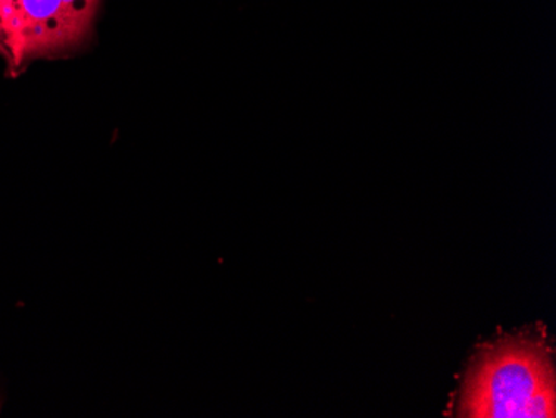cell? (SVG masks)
Here are the masks:
<instances>
[{
  "label": "cell",
  "instance_id": "obj_4",
  "mask_svg": "<svg viewBox=\"0 0 556 418\" xmlns=\"http://www.w3.org/2000/svg\"><path fill=\"white\" fill-rule=\"evenodd\" d=\"M2 407H4V397H2V393H0V411H2Z\"/></svg>",
  "mask_w": 556,
  "mask_h": 418
},
{
  "label": "cell",
  "instance_id": "obj_3",
  "mask_svg": "<svg viewBox=\"0 0 556 418\" xmlns=\"http://www.w3.org/2000/svg\"><path fill=\"white\" fill-rule=\"evenodd\" d=\"M2 2H4V0H0V58L5 59L4 12H2Z\"/></svg>",
  "mask_w": 556,
  "mask_h": 418
},
{
  "label": "cell",
  "instance_id": "obj_1",
  "mask_svg": "<svg viewBox=\"0 0 556 418\" xmlns=\"http://www.w3.org/2000/svg\"><path fill=\"white\" fill-rule=\"evenodd\" d=\"M457 415L555 418V370L548 347L514 337L483 349L465 379Z\"/></svg>",
  "mask_w": 556,
  "mask_h": 418
},
{
  "label": "cell",
  "instance_id": "obj_2",
  "mask_svg": "<svg viewBox=\"0 0 556 418\" xmlns=\"http://www.w3.org/2000/svg\"><path fill=\"white\" fill-rule=\"evenodd\" d=\"M100 0H4L5 71L21 76L36 61H58L92 40Z\"/></svg>",
  "mask_w": 556,
  "mask_h": 418
}]
</instances>
